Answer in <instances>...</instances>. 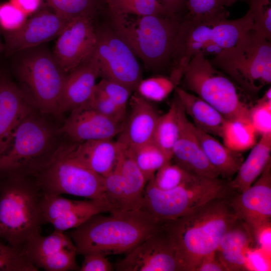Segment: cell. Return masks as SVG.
<instances>
[{
    "label": "cell",
    "instance_id": "obj_1",
    "mask_svg": "<svg viewBox=\"0 0 271 271\" xmlns=\"http://www.w3.org/2000/svg\"><path fill=\"white\" fill-rule=\"evenodd\" d=\"M214 198L192 212L163 222L176 247L183 271H195L203 259L215 252L235 222L230 194Z\"/></svg>",
    "mask_w": 271,
    "mask_h": 271
},
{
    "label": "cell",
    "instance_id": "obj_2",
    "mask_svg": "<svg viewBox=\"0 0 271 271\" xmlns=\"http://www.w3.org/2000/svg\"><path fill=\"white\" fill-rule=\"evenodd\" d=\"M95 214L70 232L77 254L96 253L105 256L127 253L159 226L141 210Z\"/></svg>",
    "mask_w": 271,
    "mask_h": 271
},
{
    "label": "cell",
    "instance_id": "obj_3",
    "mask_svg": "<svg viewBox=\"0 0 271 271\" xmlns=\"http://www.w3.org/2000/svg\"><path fill=\"white\" fill-rule=\"evenodd\" d=\"M10 73L22 96L34 109L62 119L61 93L67 74L46 43L11 56Z\"/></svg>",
    "mask_w": 271,
    "mask_h": 271
},
{
    "label": "cell",
    "instance_id": "obj_4",
    "mask_svg": "<svg viewBox=\"0 0 271 271\" xmlns=\"http://www.w3.org/2000/svg\"><path fill=\"white\" fill-rule=\"evenodd\" d=\"M110 15L111 28L155 72L172 71L177 38L184 16Z\"/></svg>",
    "mask_w": 271,
    "mask_h": 271
},
{
    "label": "cell",
    "instance_id": "obj_5",
    "mask_svg": "<svg viewBox=\"0 0 271 271\" xmlns=\"http://www.w3.org/2000/svg\"><path fill=\"white\" fill-rule=\"evenodd\" d=\"M60 120L31 110L18 126L8 150L0 156V177H34L39 172L64 139Z\"/></svg>",
    "mask_w": 271,
    "mask_h": 271
},
{
    "label": "cell",
    "instance_id": "obj_6",
    "mask_svg": "<svg viewBox=\"0 0 271 271\" xmlns=\"http://www.w3.org/2000/svg\"><path fill=\"white\" fill-rule=\"evenodd\" d=\"M42 194L34 177H0V239L21 250L46 222L41 206Z\"/></svg>",
    "mask_w": 271,
    "mask_h": 271
},
{
    "label": "cell",
    "instance_id": "obj_7",
    "mask_svg": "<svg viewBox=\"0 0 271 271\" xmlns=\"http://www.w3.org/2000/svg\"><path fill=\"white\" fill-rule=\"evenodd\" d=\"M253 18L248 10L241 18H227L201 21L184 16L178 33L173 68L169 76L181 81L184 68L197 53L214 55L235 45L252 29Z\"/></svg>",
    "mask_w": 271,
    "mask_h": 271
},
{
    "label": "cell",
    "instance_id": "obj_8",
    "mask_svg": "<svg viewBox=\"0 0 271 271\" xmlns=\"http://www.w3.org/2000/svg\"><path fill=\"white\" fill-rule=\"evenodd\" d=\"M181 80L185 90L193 92L226 120L250 122L252 105L245 99L241 92L244 91L203 54L197 53L191 58L183 70Z\"/></svg>",
    "mask_w": 271,
    "mask_h": 271
},
{
    "label": "cell",
    "instance_id": "obj_9",
    "mask_svg": "<svg viewBox=\"0 0 271 271\" xmlns=\"http://www.w3.org/2000/svg\"><path fill=\"white\" fill-rule=\"evenodd\" d=\"M209 61L248 95L270 84L271 43L252 29Z\"/></svg>",
    "mask_w": 271,
    "mask_h": 271
},
{
    "label": "cell",
    "instance_id": "obj_10",
    "mask_svg": "<svg viewBox=\"0 0 271 271\" xmlns=\"http://www.w3.org/2000/svg\"><path fill=\"white\" fill-rule=\"evenodd\" d=\"M227 182L198 176L174 189L162 190L154 185L151 179L146 185L139 210L158 222L174 220L229 193Z\"/></svg>",
    "mask_w": 271,
    "mask_h": 271
},
{
    "label": "cell",
    "instance_id": "obj_11",
    "mask_svg": "<svg viewBox=\"0 0 271 271\" xmlns=\"http://www.w3.org/2000/svg\"><path fill=\"white\" fill-rule=\"evenodd\" d=\"M33 177L42 194H69L101 200L108 205L104 178L74 159L70 154V142L65 139L48 163Z\"/></svg>",
    "mask_w": 271,
    "mask_h": 271
},
{
    "label": "cell",
    "instance_id": "obj_12",
    "mask_svg": "<svg viewBox=\"0 0 271 271\" xmlns=\"http://www.w3.org/2000/svg\"><path fill=\"white\" fill-rule=\"evenodd\" d=\"M95 29L97 40L92 54L100 76L119 83L132 91H136L143 79L137 56L111 28Z\"/></svg>",
    "mask_w": 271,
    "mask_h": 271
},
{
    "label": "cell",
    "instance_id": "obj_13",
    "mask_svg": "<svg viewBox=\"0 0 271 271\" xmlns=\"http://www.w3.org/2000/svg\"><path fill=\"white\" fill-rule=\"evenodd\" d=\"M118 271H183L174 244L163 222L118 261Z\"/></svg>",
    "mask_w": 271,
    "mask_h": 271
},
{
    "label": "cell",
    "instance_id": "obj_14",
    "mask_svg": "<svg viewBox=\"0 0 271 271\" xmlns=\"http://www.w3.org/2000/svg\"><path fill=\"white\" fill-rule=\"evenodd\" d=\"M21 250L38 269L79 270L76 260L75 245L70 237L63 232L54 230L47 236L36 234L28 240Z\"/></svg>",
    "mask_w": 271,
    "mask_h": 271
},
{
    "label": "cell",
    "instance_id": "obj_15",
    "mask_svg": "<svg viewBox=\"0 0 271 271\" xmlns=\"http://www.w3.org/2000/svg\"><path fill=\"white\" fill-rule=\"evenodd\" d=\"M93 19L82 16L71 20L57 38L52 51L66 74L86 60L94 49L97 37Z\"/></svg>",
    "mask_w": 271,
    "mask_h": 271
},
{
    "label": "cell",
    "instance_id": "obj_16",
    "mask_svg": "<svg viewBox=\"0 0 271 271\" xmlns=\"http://www.w3.org/2000/svg\"><path fill=\"white\" fill-rule=\"evenodd\" d=\"M229 197L235 215L252 233L271 223V161L249 187L241 193L231 191Z\"/></svg>",
    "mask_w": 271,
    "mask_h": 271
},
{
    "label": "cell",
    "instance_id": "obj_17",
    "mask_svg": "<svg viewBox=\"0 0 271 271\" xmlns=\"http://www.w3.org/2000/svg\"><path fill=\"white\" fill-rule=\"evenodd\" d=\"M69 22L53 10L37 11L16 30L2 35L4 51L10 56L21 50L47 43L57 38Z\"/></svg>",
    "mask_w": 271,
    "mask_h": 271
},
{
    "label": "cell",
    "instance_id": "obj_18",
    "mask_svg": "<svg viewBox=\"0 0 271 271\" xmlns=\"http://www.w3.org/2000/svg\"><path fill=\"white\" fill-rule=\"evenodd\" d=\"M41 206L46 223L62 232L77 227L95 214L111 212L109 205L102 201L74 200L60 195L42 194Z\"/></svg>",
    "mask_w": 271,
    "mask_h": 271
},
{
    "label": "cell",
    "instance_id": "obj_19",
    "mask_svg": "<svg viewBox=\"0 0 271 271\" xmlns=\"http://www.w3.org/2000/svg\"><path fill=\"white\" fill-rule=\"evenodd\" d=\"M122 123L83 105L70 112L62 123L60 131L65 139L74 143L110 140L118 135Z\"/></svg>",
    "mask_w": 271,
    "mask_h": 271
},
{
    "label": "cell",
    "instance_id": "obj_20",
    "mask_svg": "<svg viewBox=\"0 0 271 271\" xmlns=\"http://www.w3.org/2000/svg\"><path fill=\"white\" fill-rule=\"evenodd\" d=\"M33 109L10 72L0 69V156L8 150L20 123Z\"/></svg>",
    "mask_w": 271,
    "mask_h": 271
},
{
    "label": "cell",
    "instance_id": "obj_21",
    "mask_svg": "<svg viewBox=\"0 0 271 271\" xmlns=\"http://www.w3.org/2000/svg\"><path fill=\"white\" fill-rule=\"evenodd\" d=\"M129 103V112L117 141L132 149L153 141L160 115L150 101L137 93L130 96Z\"/></svg>",
    "mask_w": 271,
    "mask_h": 271
},
{
    "label": "cell",
    "instance_id": "obj_22",
    "mask_svg": "<svg viewBox=\"0 0 271 271\" xmlns=\"http://www.w3.org/2000/svg\"><path fill=\"white\" fill-rule=\"evenodd\" d=\"M179 121V134L172 151V159L175 164L198 176L218 178L219 173L207 160L192 131L191 122L181 102Z\"/></svg>",
    "mask_w": 271,
    "mask_h": 271
},
{
    "label": "cell",
    "instance_id": "obj_23",
    "mask_svg": "<svg viewBox=\"0 0 271 271\" xmlns=\"http://www.w3.org/2000/svg\"><path fill=\"white\" fill-rule=\"evenodd\" d=\"M100 76L96 61L92 53L84 61L67 74L60 102L61 117L82 106L92 95Z\"/></svg>",
    "mask_w": 271,
    "mask_h": 271
},
{
    "label": "cell",
    "instance_id": "obj_24",
    "mask_svg": "<svg viewBox=\"0 0 271 271\" xmlns=\"http://www.w3.org/2000/svg\"><path fill=\"white\" fill-rule=\"evenodd\" d=\"M254 242L249 227L237 218L222 237L216 251L226 271L248 270L247 253Z\"/></svg>",
    "mask_w": 271,
    "mask_h": 271
},
{
    "label": "cell",
    "instance_id": "obj_25",
    "mask_svg": "<svg viewBox=\"0 0 271 271\" xmlns=\"http://www.w3.org/2000/svg\"><path fill=\"white\" fill-rule=\"evenodd\" d=\"M112 140L70 142V154L78 163L105 177L113 170L118 154V144Z\"/></svg>",
    "mask_w": 271,
    "mask_h": 271
},
{
    "label": "cell",
    "instance_id": "obj_26",
    "mask_svg": "<svg viewBox=\"0 0 271 271\" xmlns=\"http://www.w3.org/2000/svg\"><path fill=\"white\" fill-rule=\"evenodd\" d=\"M191 126L207 160L219 176L231 180L243 161L241 153L231 150L191 122Z\"/></svg>",
    "mask_w": 271,
    "mask_h": 271
},
{
    "label": "cell",
    "instance_id": "obj_27",
    "mask_svg": "<svg viewBox=\"0 0 271 271\" xmlns=\"http://www.w3.org/2000/svg\"><path fill=\"white\" fill-rule=\"evenodd\" d=\"M174 90L186 115L193 121V124L206 133L221 138L226 120L224 116L196 95L178 86Z\"/></svg>",
    "mask_w": 271,
    "mask_h": 271
},
{
    "label": "cell",
    "instance_id": "obj_28",
    "mask_svg": "<svg viewBox=\"0 0 271 271\" xmlns=\"http://www.w3.org/2000/svg\"><path fill=\"white\" fill-rule=\"evenodd\" d=\"M117 142L119 150L115 167L122 178L125 210H139L147 181L134 161L130 149Z\"/></svg>",
    "mask_w": 271,
    "mask_h": 271
},
{
    "label": "cell",
    "instance_id": "obj_29",
    "mask_svg": "<svg viewBox=\"0 0 271 271\" xmlns=\"http://www.w3.org/2000/svg\"><path fill=\"white\" fill-rule=\"evenodd\" d=\"M271 132L261 135L247 157L241 164L236 176L227 182L231 191L241 193L249 187L270 161Z\"/></svg>",
    "mask_w": 271,
    "mask_h": 271
},
{
    "label": "cell",
    "instance_id": "obj_30",
    "mask_svg": "<svg viewBox=\"0 0 271 271\" xmlns=\"http://www.w3.org/2000/svg\"><path fill=\"white\" fill-rule=\"evenodd\" d=\"M168 111L160 115L158 120L153 142L172 158V151L180 130L179 111L180 102L175 93Z\"/></svg>",
    "mask_w": 271,
    "mask_h": 271
},
{
    "label": "cell",
    "instance_id": "obj_31",
    "mask_svg": "<svg viewBox=\"0 0 271 271\" xmlns=\"http://www.w3.org/2000/svg\"><path fill=\"white\" fill-rule=\"evenodd\" d=\"M109 14L117 16H171L158 0H101Z\"/></svg>",
    "mask_w": 271,
    "mask_h": 271
},
{
    "label": "cell",
    "instance_id": "obj_32",
    "mask_svg": "<svg viewBox=\"0 0 271 271\" xmlns=\"http://www.w3.org/2000/svg\"><path fill=\"white\" fill-rule=\"evenodd\" d=\"M256 132L250 122L226 120L221 138L223 144L232 151L241 153L256 144Z\"/></svg>",
    "mask_w": 271,
    "mask_h": 271
},
{
    "label": "cell",
    "instance_id": "obj_33",
    "mask_svg": "<svg viewBox=\"0 0 271 271\" xmlns=\"http://www.w3.org/2000/svg\"><path fill=\"white\" fill-rule=\"evenodd\" d=\"M130 150L134 161L147 182L159 169L172 160L153 141Z\"/></svg>",
    "mask_w": 271,
    "mask_h": 271
},
{
    "label": "cell",
    "instance_id": "obj_34",
    "mask_svg": "<svg viewBox=\"0 0 271 271\" xmlns=\"http://www.w3.org/2000/svg\"><path fill=\"white\" fill-rule=\"evenodd\" d=\"M46 1L52 10L68 21L82 16L94 18L103 5L101 0Z\"/></svg>",
    "mask_w": 271,
    "mask_h": 271
},
{
    "label": "cell",
    "instance_id": "obj_35",
    "mask_svg": "<svg viewBox=\"0 0 271 271\" xmlns=\"http://www.w3.org/2000/svg\"><path fill=\"white\" fill-rule=\"evenodd\" d=\"M177 86L169 76L159 75L142 79L136 91L138 95L150 102H160L165 99Z\"/></svg>",
    "mask_w": 271,
    "mask_h": 271
},
{
    "label": "cell",
    "instance_id": "obj_36",
    "mask_svg": "<svg viewBox=\"0 0 271 271\" xmlns=\"http://www.w3.org/2000/svg\"><path fill=\"white\" fill-rule=\"evenodd\" d=\"M198 176L193 175L171 161L159 169L152 178L154 185L162 190H169L186 183Z\"/></svg>",
    "mask_w": 271,
    "mask_h": 271
},
{
    "label": "cell",
    "instance_id": "obj_37",
    "mask_svg": "<svg viewBox=\"0 0 271 271\" xmlns=\"http://www.w3.org/2000/svg\"><path fill=\"white\" fill-rule=\"evenodd\" d=\"M187 13L190 19L205 21L227 18L223 0H187Z\"/></svg>",
    "mask_w": 271,
    "mask_h": 271
},
{
    "label": "cell",
    "instance_id": "obj_38",
    "mask_svg": "<svg viewBox=\"0 0 271 271\" xmlns=\"http://www.w3.org/2000/svg\"><path fill=\"white\" fill-rule=\"evenodd\" d=\"M253 18L252 30L271 40V0H245Z\"/></svg>",
    "mask_w": 271,
    "mask_h": 271
},
{
    "label": "cell",
    "instance_id": "obj_39",
    "mask_svg": "<svg viewBox=\"0 0 271 271\" xmlns=\"http://www.w3.org/2000/svg\"><path fill=\"white\" fill-rule=\"evenodd\" d=\"M22 250L0 239V271H38Z\"/></svg>",
    "mask_w": 271,
    "mask_h": 271
},
{
    "label": "cell",
    "instance_id": "obj_40",
    "mask_svg": "<svg viewBox=\"0 0 271 271\" xmlns=\"http://www.w3.org/2000/svg\"><path fill=\"white\" fill-rule=\"evenodd\" d=\"M250 121L256 132H271V88L265 91L250 110Z\"/></svg>",
    "mask_w": 271,
    "mask_h": 271
},
{
    "label": "cell",
    "instance_id": "obj_41",
    "mask_svg": "<svg viewBox=\"0 0 271 271\" xmlns=\"http://www.w3.org/2000/svg\"><path fill=\"white\" fill-rule=\"evenodd\" d=\"M83 105L119 123H123L126 115V111L116 105L95 86L92 95Z\"/></svg>",
    "mask_w": 271,
    "mask_h": 271
},
{
    "label": "cell",
    "instance_id": "obj_42",
    "mask_svg": "<svg viewBox=\"0 0 271 271\" xmlns=\"http://www.w3.org/2000/svg\"><path fill=\"white\" fill-rule=\"evenodd\" d=\"M95 87L121 109L126 111L132 91L126 86L106 78L96 83Z\"/></svg>",
    "mask_w": 271,
    "mask_h": 271
},
{
    "label": "cell",
    "instance_id": "obj_43",
    "mask_svg": "<svg viewBox=\"0 0 271 271\" xmlns=\"http://www.w3.org/2000/svg\"><path fill=\"white\" fill-rule=\"evenodd\" d=\"M27 15L10 1L0 4L1 35L14 31L27 20Z\"/></svg>",
    "mask_w": 271,
    "mask_h": 271
},
{
    "label": "cell",
    "instance_id": "obj_44",
    "mask_svg": "<svg viewBox=\"0 0 271 271\" xmlns=\"http://www.w3.org/2000/svg\"><path fill=\"white\" fill-rule=\"evenodd\" d=\"M84 259L79 268L80 271H111L112 266L106 256L92 253L83 255Z\"/></svg>",
    "mask_w": 271,
    "mask_h": 271
},
{
    "label": "cell",
    "instance_id": "obj_45",
    "mask_svg": "<svg viewBox=\"0 0 271 271\" xmlns=\"http://www.w3.org/2000/svg\"><path fill=\"white\" fill-rule=\"evenodd\" d=\"M271 223L263 226L253 232L257 248L268 256H270Z\"/></svg>",
    "mask_w": 271,
    "mask_h": 271
},
{
    "label": "cell",
    "instance_id": "obj_46",
    "mask_svg": "<svg viewBox=\"0 0 271 271\" xmlns=\"http://www.w3.org/2000/svg\"><path fill=\"white\" fill-rule=\"evenodd\" d=\"M195 271H226V270L219 259L215 251L204 257Z\"/></svg>",
    "mask_w": 271,
    "mask_h": 271
},
{
    "label": "cell",
    "instance_id": "obj_47",
    "mask_svg": "<svg viewBox=\"0 0 271 271\" xmlns=\"http://www.w3.org/2000/svg\"><path fill=\"white\" fill-rule=\"evenodd\" d=\"M158 1L171 16H184L187 13V0Z\"/></svg>",
    "mask_w": 271,
    "mask_h": 271
},
{
    "label": "cell",
    "instance_id": "obj_48",
    "mask_svg": "<svg viewBox=\"0 0 271 271\" xmlns=\"http://www.w3.org/2000/svg\"><path fill=\"white\" fill-rule=\"evenodd\" d=\"M27 15L37 12L41 3V0H10Z\"/></svg>",
    "mask_w": 271,
    "mask_h": 271
},
{
    "label": "cell",
    "instance_id": "obj_49",
    "mask_svg": "<svg viewBox=\"0 0 271 271\" xmlns=\"http://www.w3.org/2000/svg\"><path fill=\"white\" fill-rule=\"evenodd\" d=\"M239 1H245V0H223V4L225 7H229Z\"/></svg>",
    "mask_w": 271,
    "mask_h": 271
},
{
    "label": "cell",
    "instance_id": "obj_50",
    "mask_svg": "<svg viewBox=\"0 0 271 271\" xmlns=\"http://www.w3.org/2000/svg\"><path fill=\"white\" fill-rule=\"evenodd\" d=\"M3 51H4V44L2 40V35L0 32V53Z\"/></svg>",
    "mask_w": 271,
    "mask_h": 271
}]
</instances>
